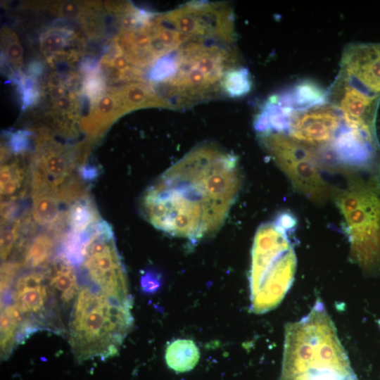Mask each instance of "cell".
<instances>
[{
    "instance_id": "13",
    "label": "cell",
    "mask_w": 380,
    "mask_h": 380,
    "mask_svg": "<svg viewBox=\"0 0 380 380\" xmlns=\"http://www.w3.org/2000/svg\"><path fill=\"white\" fill-rule=\"evenodd\" d=\"M49 286L61 303L69 304L77 297L80 290L75 266L59 255L49 265L45 272Z\"/></svg>"
},
{
    "instance_id": "3",
    "label": "cell",
    "mask_w": 380,
    "mask_h": 380,
    "mask_svg": "<svg viewBox=\"0 0 380 380\" xmlns=\"http://www.w3.org/2000/svg\"><path fill=\"white\" fill-rule=\"evenodd\" d=\"M296 223L291 214L284 213L256 231L250 274L251 309L256 314L277 307L293 284L297 258L289 232Z\"/></svg>"
},
{
    "instance_id": "1",
    "label": "cell",
    "mask_w": 380,
    "mask_h": 380,
    "mask_svg": "<svg viewBox=\"0 0 380 380\" xmlns=\"http://www.w3.org/2000/svg\"><path fill=\"white\" fill-rule=\"evenodd\" d=\"M241 185L236 156L212 144H201L146 190L142 211L156 229L197 241L220 229Z\"/></svg>"
},
{
    "instance_id": "23",
    "label": "cell",
    "mask_w": 380,
    "mask_h": 380,
    "mask_svg": "<svg viewBox=\"0 0 380 380\" xmlns=\"http://www.w3.org/2000/svg\"><path fill=\"white\" fill-rule=\"evenodd\" d=\"M379 327H380V321L379 322Z\"/></svg>"
},
{
    "instance_id": "22",
    "label": "cell",
    "mask_w": 380,
    "mask_h": 380,
    "mask_svg": "<svg viewBox=\"0 0 380 380\" xmlns=\"http://www.w3.org/2000/svg\"><path fill=\"white\" fill-rule=\"evenodd\" d=\"M23 100L25 106L30 105L35 97V93L33 88L32 81L27 79L23 84H21Z\"/></svg>"
},
{
    "instance_id": "20",
    "label": "cell",
    "mask_w": 380,
    "mask_h": 380,
    "mask_svg": "<svg viewBox=\"0 0 380 380\" xmlns=\"http://www.w3.org/2000/svg\"><path fill=\"white\" fill-rule=\"evenodd\" d=\"M28 132L19 130L13 133L9 139V145L14 152H22L29 147Z\"/></svg>"
},
{
    "instance_id": "11",
    "label": "cell",
    "mask_w": 380,
    "mask_h": 380,
    "mask_svg": "<svg viewBox=\"0 0 380 380\" xmlns=\"http://www.w3.org/2000/svg\"><path fill=\"white\" fill-rule=\"evenodd\" d=\"M339 73L363 90L380 96V43L349 44L343 50Z\"/></svg>"
},
{
    "instance_id": "8",
    "label": "cell",
    "mask_w": 380,
    "mask_h": 380,
    "mask_svg": "<svg viewBox=\"0 0 380 380\" xmlns=\"http://www.w3.org/2000/svg\"><path fill=\"white\" fill-rule=\"evenodd\" d=\"M280 106L286 115L281 134L315 149L320 158L344 125L339 110L329 101L304 109Z\"/></svg>"
},
{
    "instance_id": "17",
    "label": "cell",
    "mask_w": 380,
    "mask_h": 380,
    "mask_svg": "<svg viewBox=\"0 0 380 380\" xmlns=\"http://www.w3.org/2000/svg\"><path fill=\"white\" fill-rule=\"evenodd\" d=\"M61 239L53 232L44 229L37 233L30 241L22 262L32 269L46 266L52 256L56 243Z\"/></svg>"
},
{
    "instance_id": "16",
    "label": "cell",
    "mask_w": 380,
    "mask_h": 380,
    "mask_svg": "<svg viewBox=\"0 0 380 380\" xmlns=\"http://www.w3.org/2000/svg\"><path fill=\"white\" fill-rule=\"evenodd\" d=\"M200 359V351L194 341L179 338L169 343L165 351L167 367L177 373L192 370Z\"/></svg>"
},
{
    "instance_id": "6",
    "label": "cell",
    "mask_w": 380,
    "mask_h": 380,
    "mask_svg": "<svg viewBox=\"0 0 380 380\" xmlns=\"http://www.w3.org/2000/svg\"><path fill=\"white\" fill-rule=\"evenodd\" d=\"M258 138L299 192L315 203L328 200L331 190L322 175L326 165L315 149L281 133H261Z\"/></svg>"
},
{
    "instance_id": "19",
    "label": "cell",
    "mask_w": 380,
    "mask_h": 380,
    "mask_svg": "<svg viewBox=\"0 0 380 380\" xmlns=\"http://www.w3.org/2000/svg\"><path fill=\"white\" fill-rule=\"evenodd\" d=\"M251 87L252 81L248 69L240 66L228 70L221 82L222 93L231 98L246 95Z\"/></svg>"
},
{
    "instance_id": "18",
    "label": "cell",
    "mask_w": 380,
    "mask_h": 380,
    "mask_svg": "<svg viewBox=\"0 0 380 380\" xmlns=\"http://www.w3.org/2000/svg\"><path fill=\"white\" fill-rule=\"evenodd\" d=\"M101 220L96 205L88 194L71 203L67 210L68 225L77 233L90 231Z\"/></svg>"
},
{
    "instance_id": "4",
    "label": "cell",
    "mask_w": 380,
    "mask_h": 380,
    "mask_svg": "<svg viewBox=\"0 0 380 380\" xmlns=\"http://www.w3.org/2000/svg\"><path fill=\"white\" fill-rule=\"evenodd\" d=\"M131 308L94 286L80 287L70 322V345L77 357L115 355L132 326Z\"/></svg>"
},
{
    "instance_id": "7",
    "label": "cell",
    "mask_w": 380,
    "mask_h": 380,
    "mask_svg": "<svg viewBox=\"0 0 380 380\" xmlns=\"http://www.w3.org/2000/svg\"><path fill=\"white\" fill-rule=\"evenodd\" d=\"M82 255L81 265L93 286L132 308L126 272L108 222L101 220L89 232Z\"/></svg>"
},
{
    "instance_id": "14",
    "label": "cell",
    "mask_w": 380,
    "mask_h": 380,
    "mask_svg": "<svg viewBox=\"0 0 380 380\" xmlns=\"http://www.w3.org/2000/svg\"><path fill=\"white\" fill-rule=\"evenodd\" d=\"M271 97L282 106L304 109L327 102L328 90L314 81L304 80Z\"/></svg>"
},
{
    "instance_id": "9",
    "label": "cell",
    "mask_w": 380,
    "mask_h": 380,
    "mask_svg": "<svg viewBox=\"0 0 380 380\" xmlns=\"http://www.w3.org/2000/svg\"><path fill=\"white\" fill-rule=\"evenodd\" d=\"M164 18L186 34L227 44L234 40L232 11L223 4L190 2L168 13Z\"/></svg>"
},
{
    "instance_id": "2",
    "label": "cell",
    "mask_w": 380,
    "mask_h": 380,
    "mask_svg": "<svg viewBox=\"0 0 380 380\" xmlns=\"http://www.w3.org/2000/svg\"><path fill=\"white\" fill-rule=\"evenodd\" d=\"M279 380H358L321 299L286 325Z\"/></svg>"
},
{
    "instance_id": "15",
    "label": "cell",
    "mask_w": 380,
    "mask_h": 380,
    "mask_svg": "<svg viewBox=\"0 0 380 380\" xmlns=\"http://www.w3.org/2000/svg\"><path fill=\"white\" fill-rule=\"evenodd\" d=\"M31 183V172L18 162L4 163L1 167L0 193L1 202L23 198Z\"/></svg>"
},
{
    "instance_id": "10",
    "label": "cell",
    "mask_w": 380,
    "mask_h": 380,
    "mask_svg": "<svg viewBox=\"0 0 380 380\" xmlns=\"http://www.w3.org/2000/svg\"><path fill=\"white\" fill-rule=\"evenodd\" d=\"M328 101L337 108L348 127L377 138L376 118L380 96L363 90L339 73L328 90Z\"/></svg>"
},
{
    "instance_id": "21",
    "label": "cell",
    "mask_w": 380,
    "mask_h": 380,
    "mask_svg": "<svg viewBox=\"0 0 380 380\" xmlns=\"http://www.w3.org/2000/svg\"><path fill=\"white\" fill-rule=\"evenodd\" d=\"M87 94L91 98L98 97L102 92L103 84L102 80L97 76L89 77L84 85Z\"/></svg>"
},
{
    "instance_id": "5",
    "label": "cell",
    "mask_w": 380,
    "mask_h": 380,
    "mask_svg": "<svg viewBox=\"0 0 380 380\" xmlns=\"http://www.w3.org/2000/svg\"><path fill=\"white\" fill-rule=\"evenodd\" d=\"M343 215L351 259L367 273H380V183L356 175L332 191Z\"/></svg>"
},
{
    "instance_id": "12",
    "label": "cell",
    "mask_w": 380,
    "mask_h": 380,
    "mask_svg": "<svg viewBox=\"0 0 380 380\" xmlns=\"http://www.w3.org/2000/svg\"><path fill=\"white\" fill-rule=\"evenodd\" d=\"M51 290L45 273L32 270L18 277L12 293L13 305L37 328L45 317Z\"/></svg>"
}]
</instances>
